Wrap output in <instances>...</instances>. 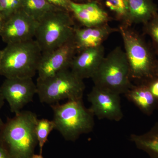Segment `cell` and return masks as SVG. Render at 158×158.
I'll use <instances>...</instances> for the list:
<instances>
[{"instance_id": "cell-1", "label": "cell", "mask_w": 158, "mask_h": 158, "mask_svg": "<svg viewBox=\"0 0 158 158\" xmlns=\"http://www.w3.org/2000/svg\"><path fill=\"white\" fill-rule=\"evenodd\" d=\"M36 113L22 111L8 118L0 128V141L11 158H31L38 144L35 128Z\"/></svg>"}, {"instance_id": "cell-2", "label": "cell", "mask_w": 158, "mask_h": 158, "mask_svg": "<svg viewBox=\"0 0 158 158\" xmlns=\"http://www.w3.org/2000/svg\"><path fill=\"white\" fill-rule=\"evenodd\" d=\"M118 29L124 44L131 80L139 84L154 77V68L157 59L152 48L131 27L119 25Z\"/></svg>"}, {"instance_id": "cell-3", "label": "cell", "mask_w": 158, "mask_h": 158, "mask_svg": "<svg viewBox=\"0 0 158 158\" xmlns=\"http://www.w3.org/2000/svg\"><path fill=\"white\" fill-rule=\"evenodd\" d=\"M42 54L34 39L7 44L2 50L0 75L6 78H33L37 73Z\"/></svg>"}, {"instance_id": "cell-4", "label": "cell", "mask_w": 158, "mask_h": 158, "mask_svg": "<svg viewBox=\"0 0 158 158\" xmlns=\"http://www.w3.org/2000/svg\"><path fill=\"white\" fill-rule=\"evenodd\" d=\"M53 112L55 130L66 141H75L84 134L93 131L94 116L85 106L82 99L68 100L65 103L50 105Z\"/></svg>"}, {"instance_id": "cell-5", "label": "cell", "mask_w": 158, "mask_h": 158, "mask_svg": "<svg viewBox=\"0 0 158 158\" xmlns=\"http://www.w3.org/2000/svg\"><path fill=\"white\" fill-rule=\"evenodd\" d=\"M76 28L70 12L54 10L37 22L35 40L42 53L48 52L73 40Z\"/></svg>"}, {"instance_id": "cell-6", "label": "cell", "mask_w": 158, "mask_h": 158, "mask_svg": "<svg viewBox=\"0 0 158 158\" xmlns=\"http://www.w3.org/2000/svg\"><path fill=\"white\" fill-rule=\"evenodd\" d=\"M94 86L118 94H125L133 87L124 51L116 47L105 56L92 77Z\"/></svg>"}, {"instance_id": "cell-7", "label": "cell", "mask_w": 158, "mask_h": 158, "mask_svg": "<svg viewBox=\"0 0 158 158\" xmlns=\"http://www.w3.org/2000/svg\"><path fill=\"white\" fill-rule=\"evenodd\" d=\"M37 93L40 101L50 105L60 101L83 98L85 89L84 80L65 69L45 79L37 78Z\"/></svg>"}, {"instance_id": "cell-8", "label": "cell", "mask_w": 158, "mask_h": 158, "mask_svg": "<svg viewBox=\"0 0 158 158\" xmlns=\"http://www.w3.org/2000/svg\"><path fill=\"white\" fill-rule=\"evenodd\" d=\"M0 91L11 113L16 114L33 101L37 93V85L32 78H6L0 87Z\"/></svg>"}, {"instance_id": "cell-9", "label": "cell", "mask_w": 158, "mask_h": 158, "mask_svg": "<svg viewBox=\"0 0 158 158\" xmlns=\"http://www.w3.org/2000/svg\"><path fill=\"white\" fill-rule=\"evenodd\" d=\"M89 108L99 119L119 121L123 118L120 94L94 86L88 94Z\"/></svg>"}, {"instance_id": "cell-10", "label": "cell", "mask_w": 158, "mask_h": 158, "mask_svg": "<svg viewBox=\"0 0 158 158\" xmlns=\"http://www.w3.org/2000/svg\"><path fill=\"white\" fill-rule=\"evenodd\" d=\"M76 53V48L72 40L54 50L42 53L37 69V78H48L62 70L70 69Z\"/></svg>"}, {"instance_id": "cell-11", "label": "cell", "mask_w": 158, "mask_h": 158, "mask_svg": "<svg viewBox=\"0 0 158 158\" xmlns=\"http://www.w3.org/2000/svg\"><path fill=\"white\" fill-rule=\"evenodd\" d=\"M37 22L20 9L5 20L0 37L6 44L23 42L35 37Z\"/></svg>"}, {"instance_id": "cell-12", "label": "cell", "mask_w": 158, "mask_h": 158, "mask_svg": "<svg viewBox=\"0 0 158 158\" xmlns=\"http://www.w3.org/2000/svg\"><path fill=\"white\" fill-rule=\"evenodd\" d=\"M105 56L103 45L86 49L78 53L73 58L70 69L80 78H92Z\"/></svg>"}, {"instance_id": "cell-13", "label": "cell", "mask_w": 158, "mask_h": 158, "mask_svg": "<svg viewBox=\"0 0 158 158\" xmlns=\"http://www.w3.org/2000/svg\"><path fill=\"white\" fill-rule=\"evenodd\" d=\"M117 32L118 28L111 27L109 23L88 27H76L73 40L78 53L86 49L103 45L111 34Z\"/></svg>"}, {"instance_id": "cell-14", "label": "cell", "mask_w": 158, "mask_h": 158, "mask_svg": "<svg viewBox=\"0 0 158 158\" xmlns=\"http://www.w3.org/2000/svg\"><path fill=\"white\" fill-rule=\"evenodd\" d=\"M70 13L83 27H93L109 23L113 20L97 1L85 3L71 2Z\"/></svg>"}, {"instance_id": "cell-15", "label": "cell", "mask_w": 158, "mask_h": 158, "mask_svg": "<svg viewBox=\"0 0 158 158\" xmlns=\"http://www.w3.org/2000/svg\"><path fill=\"white\" fill-rule=\"evenodd\" d=\"M124 94L129 101L147 116H151L154 111L158 110V100L144 83L133 85Z\"/></svg>"}, {"instance_id": "cell-16", "label": "cell", "mask_w": 158, "mask_h": 158, "mask_svg": "<svg viewBox=\"0 0 158 158\" xmlns=\"http://www.w3.org/2000/svg\"><path fill=\"white\" fill-rule=\"evenodd\" d=\"M132 24L146 23L158 14V8L152 0H127Z\"/></svg>"}, {"instance_id": "cell-17", "label": "cell", "mask_w": 158, "mask_h": 158, "mask_svg": "<svg viewBox=\"0 0 158 158\" xmlns=\"http://www.w3.org/2000/svg\"><path fill=\"white\" fill-rule=\"evenodd\" d=\"M113 20L120 23V25L131 27L129 9L127 0H97Z\"/></svg>"}, {"instance_id": "cell-18", "label": "cell", "mask_w": 158, "mask_h": 158, "mask_svg": "<svg viewBox=\"0 0 158 158\" xmlns=\"http://www.w3.org/2000/svg\"><path fill=\"white\" fill-rule=\"evenodd\" d=\"M130 139L137 148L147 153L151 158H158V122L147 132L131 135Z\"/></svg>"}, {"instance_id": "cell-19", "label": "cell", "mask_w": 158, "mask_h": 158, "mask_svg": "<svg viewBox=\"0 0 158 158\" xmlns=\"http://www.w3.org/2000/svg\"><path fill=\"white\" fill-rule=\"evenodd\" d=\"M59 9L47 0H22L21 4L20 9L36 22L49 12Z\"/></svg>"}, {"instance_id": "cell-20", "label": "cell", "mask_w": 158, "mask_h": 158, "mask_svg": "<svg viewBox=\"0 0 158 158\" xmlns=\"http://www.w3.org/2000/svg\"><path fill=\"white\" fill-rule=\"evenodd\" d=\"M55 129V124L52 120L47 118L38 119L36 124L35 132L40 148V154H42L43 148L48 141V136Z\"/></svg>"}, {"instance_id": "cell-21", "label": "cell", "mask_w": 158, "mask_h": 158, "mask_svg": "<svg viewBox=\"0 0 158 158\" xmlns=\"http://www.w3.org/2000/svg\"><path fill=\"white\" fill-rule=\"evenodd\" d=\"M143 31L150 37L153 50L156 56H158V13L143 24Z\"/></svg>"}, {"instance_id": "cell-22", "label": "cell", "mask_w": 158, "mask_h": 158, "mask_svg": "<svg viewBox=\"0 0 158 158\" xmlns=\"http://www.w3.org/2000/svg\"><path fill=\"white\" fill-rule=\"evenodd\" d=\"M22 0H0V15L6 19L20 9Z\"/></svg>"}, {"instance_id": "cell-23", "label": "cell", "mask_w": 158, "mask_h": 158, "mask_svg": "<svg viewBox=\"0 0 158 158\" xmlns=\"http://www.w3.org/2000/svg\"><path fill=\"white\" fill-rule=\"evenodd\" d=\"M142 83L146 85L152 95L158 100V78L153 77Z\"/></svg>"}, {"instance_id": "cell-24", "label": "cell", "mask_w": 158, "mask_h": 158, "mask_svg": "<svg viewBox=\"0 0 158 158\" xmlns=\"http://www.w3.org/2000/svg\"><path fill=\"white\" fill-rule=\"evenodd\" d=\"M52 5L59 9L70 12L71 0H47Z\"/></svg>"}, {"instance_id": "cell-25", "label": "cell", "mask_w": 158, "mask_h": 158, "mask_svg": "<svg viewBox=\"0 0 158 158\" xmlns=\"http://www.w3.org/2000/svg\"><path fill=\"white\" fill-rule=\"evenodd\" d=\"M0 158H11L8 150L0 141Z\"/></svg>"}, {"instance_id": "cell-26", "label": "cell", "mask_w": 158, "mask_h": 158, "mask_svg": "<svg viewBox=\"0 0 158 158\" xmlns=\"http://www.w3.org/2000/svg\"><path fill=\"white\" fill-rule=\"evenodd\" d=\"M5 99L3 97L2 94L1 93V91H0V111L2 110V108L4 106V103H5ZM4 122H3L2 119L1 117V115H0V128L4 124Z\"/></svg>"}, {"instance_id": "cell-27", "label": "cell", "mask_w": 158, "mask_h": 158, "mask_svg": "<svg viewBox=\"0 0 158 158\" xmlns=\"http://www.w3.org/2000/svg\"><path fill=\"white\" fill-rule=\"evenodd\" d=\"M154 77L158 78V60H157L154 68Z\"/></svg>"}, {"instance_id": "cell-28", "label": "cell", "mask_w": 158, "mask_h": 158, "mask_svg": "<svg viewBox=\"0 0 158 158\" xmlns=\"http://www.w3.org/2000/svg\"><path fill=\"white\" fill-rule=\"evenodd\" d=\"M71 1L76 3H85L97 1V0H71Z\"/></svg>"}, {"instance_id": "cell-29", "label": "cell", "mask_w": 158, "mask_h": 158, "mask_svg": "<svg viewBox=\"0 0 158 158\" xmlns=\"http://www.w3.org/2000/svg\"><path fill=\"white\" fill-rule=\"evenodd\" d=\"M4 22H5V19L0 15V32L2 29Z\"/></svg>"}, {"instance_id": "cell-30", "label": "cell", "mask_w": 158, "mask_h": 158, "mask_svg": "<svg viewBox=\"0 0 158 158\" xmlns=\"http://www.w3.org/2000/svg\"><path fill=\"white\" fill-rule=\"evenodd\" d=\"M31 158H44L42 156V154H34L33 155V156L31 157Z\"/></svg>"}, {"instance_id": "cell-31", "label": "cell", "mask_w": 158, "mask_h": 158, "mask_svg": "<svg viewBox=\"0 0 158 158\" xmlns=\"http://www.w3.org/2000/svg\"><path fill=\"white\" fill-rule=\"evenodd\" d=\"M2 50H0V69H1V63H2Z\"/></svg>"}]
</instances>
